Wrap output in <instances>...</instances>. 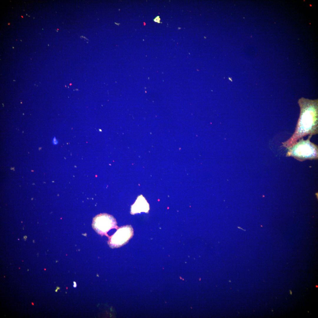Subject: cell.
<instances>
[{"mask_svg":"<svg viewBox=\"0 0 318 318\" xmlns=\"http://www.w3.org/2000/svg\"><path fill=\"white\" fill-rule=\"evenodd\" d=\"M131 225L121 226L109 238L108 244L112 248L120 247L127 243L133 235Z\"/></svg>","mask_w":318,"mask_h":318,"instance_id":"cell-4","label":"cell"},{"mask_svg":"<svg viewBox=\"0 0 318 318\" xmlns=\"http://www.w3.org/2000/svg\"><path fill=\"white\" fill-rule=\"evenodd\" d=\"M298 103L300 112L294 132L289 139L282 143V146L287 148L304 136H313L318 133L317 100L303 98L299 100Z\"/></svg>","mask_w":318,"mask_h":318,"instance_id":"cell-1","label":"cell"},{"mask_svg":"<svg viewBox=\"0 0 318 318\" xmlns=\"http://www.w3.org/2000/svg\"><path fill=\"white\" fill-rule=\"evenodd\" d=\"M153 20L155 22H157L158 23H160V18L159 16H158L157 17H156Z\"/></svg>","mask_w":318,"mask_h":318,"instance_id":"cell-6","label":"cell"},{"mask_svg":"<svg viewBox=\"0 0 318 318\" xmlns=\"http://www.w3.org/2000/svg\"><path fill=\"white\" fill-rule=\"evenodd\" d=\"M32 304L33 305H34V304H33V303H32Z\"/></svg>","mask_w":318,"mask_h":318,"instance_id":"cell-10","label":"cell"},{"mask_svg":"<svg viewBox=\"0 0 318 318\" xmlns=\"http://www.w3.org/2000/svg\"><path fill=\"white\" fill-rule=\"evenodd\" d=\"M130 213L134 215L142 212L148 213L150 210L149 205L142 195L138 196L134 203L131 205Z\"/></svg>","mask_w":318,"mask_h":318,"instance_id":"cell-5","label":"cell"},{"mask_svg":"<svg viewBox=\"0 0 318 318\" xmlns=\"http://www.w3.org/2000/svg\"><path fill=\"white\" fill-rule=\"evenodd\" d=\"M92 226L99 234L107 236V232L113 228H118L115 219L111 215L107 213H101L96 216L93 219Z\"/></svg>","mask_w":318,"mask_h":318,"instance_id":"cell-3","label":"cell"},{"mask_svg":"<svg viewBox=\"0 0 318 318\" xmlns=\"http://www.w3.org/2000/svg\"><path fill=\"white\" fill-rule=\"evenodd\" d=\"M58 143V142L57 141V140L56 138L55 137H54V139H53V144L54 145H57V144Z\"/></svg>","mask_w":318,"mask_h":318,"instance_id":"cell-7","label":"cell"},{"mask_svg":"<svg viewBox=\"0 0 318 318\" xmlns=\"http://www.w3.org/2000/svg\"><path fill=\"white\" fill-rule=\"evenodd\" d=\"M290 294H292V291H290Z\"/></svg>","mask_w":318,"mask_h":318,"instance_id":"cell-9","label":"cell"},{"mask_svg":"<svg viewBox=\"0 0 318 318\" xmlns=\"http://www.w3.org/2000/svg\"><path fill=\"white\" fill-rule=\"evenodd\" d=\"M312 136L309 135L304 140L299 139L294 144L287 148V156H292L300 161L317 159L318 158V146L310 140Z\"/></svg>","mask_w":318,"mask_h":318,"instance_id":"cell-2","label":"cell"},{"mask_svg":"<svg viewBox=\"0 0 318 318\" xmlns=\"http://www.w3.org/2000/svg\"><path fill=\"white\" fill-rule=\"evenodd\" d=\"M228 79H229V80H231V81H232V80H231V78H230V77H229V78H228Z\"/></svg>","mask_w":318,"mask_h":318,"instance_id":"cell-8","label":"cell"}]
</instances>
